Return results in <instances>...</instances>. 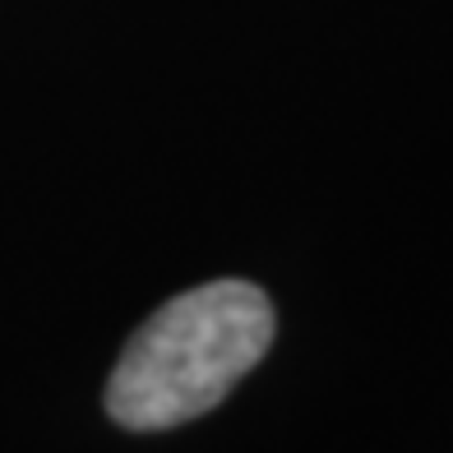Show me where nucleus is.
<instances>
[{
  "instance_id": "nucleus-1",
  "label": "nucleus",
  "mask_w": 453,
  "mask_h": 453,
  "mask_svg": "<svg viewBox=\"0 0 453 453\" xmlns=\"http://www.w3.org/2000/svg\"><path fill=\"white\" fill-rule=\"evenodd\" d=\"M273 342V305L255 282H209L172 296L120 352L107 411L126 430L203 417Z\"/></svg>"
}]
</instances>
